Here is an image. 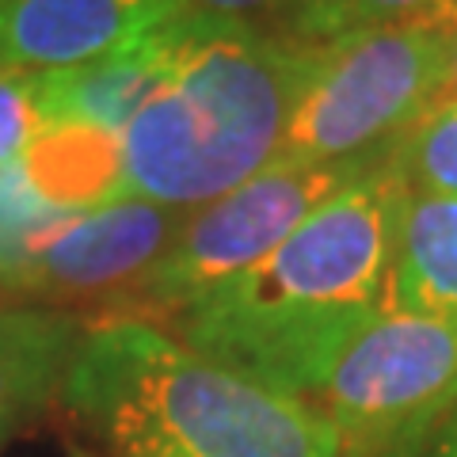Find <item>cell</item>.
Listing matches in <instances>:
<instances>
[{
	"instance_id": "30bf717a",
	"label": "cell",
	"mask_w": 457,
	"mask_h": 457,
	"mask_svg": "<svg viewBox=\"0 0 457 457\" xmlns=\"http://www.w3.org/2000/svg\"><path fill=\"white\" fill-rule=\"evenodd\" d=\"M389 309L457 320V198L404 191L393 233Z\"/></svg>"
},
{
	"instance_id": "4fadbf2b",
	"label": "cell",
	"mask_w": 457,
	"mask_h": 457,
	"mask_svg": "<svg viewBox=\"0 0 457 457\" xmlns=\"http://www.w3.org/2000/svg\"><path fill=\"white\" fill-rule=\"evenodd\" d=\"M385 164L411 195L457 198V99H442L385 149Z\"/></svg>"
},
{
	"instance_id": "277c9868",
	"label": "cell",
	"mask_w": 457,
	"mask_h": 457,
	"mask_svg": "<svg viewBox=\"0 0 457 457\" xmlns=\"http://www.w3.org/2000/svg\"><path fill=\"white\" fill-rule=\"evenodd\" d=\"M450 23H381L309 42L282 164L378 161L393 141L442 104L450 65Z\"/></svg>"
},
{
	"instance_id": "e0dca14e",
	"label": "cell",
	"mask_w": 457,
	"mask_h": 457,
	"mask_svg": "<svg viewBox=\"0 0 457 457\" xmlns=\"http://www.w3.org/2000/svg\"><path fill=\"white\" fill-rule=\"evenodd\" d=\"M442 99H457V31L450 42V65H446V88H442Z\"/></svg>"
},
{
	"instance_id": "9c48e42d",
	"label": "cell",
	"mask_w": 457,
	"mask_h": 457,
	"mask_svg": "<svg viewBox=\"0 0 457 457\" xmlns=\"http://www.w3.org/2000/svg\"><path fill=\"white\" fill-rule=\"evenodd\" d=\"M168 23L171 20L92 62L35 73L46 126H84V130L119 137L168 69Z\"/></svg>"
},
{
	"instance_id": "5bb4252c",
	"label": "cell",
	"mask_w": 457,
	"mask_h": 457,
	"mask_svg": "<svg viewBox=\"0 0 457 457\" xmlns=\"http://www.w3.org/2000/svg\"><path fill=\"white\" fill-rule=\"evenodd\" d=\"M46 130L35 73H0V164L23 156Z\"/></svg>"
},
{
	"instance_id": "ba28073f",
	"label": "cell",
	"mask_w": 457,
	"mask_h": 457,
	"mask_svg": "<svg viewBox=\"0 0 457 457\" xmlns=\"http://www.w3.org/2000/svg\"><path fill=\"white\" fill-rule=\"evenodd\" d=\"M179 16L171 0H0V73L92 62Z\"/></svg>"
},
{
	"instance_id": "7c38bea8",
	"label": "cell",
	"mask_w": 457,
	"mask_h": 457,
	"mask_svg": "<svg viewBox=\"0 0 457 457\" xmlns=\"http://www.w3.org/2000/svg\"><path fill=\"white\" fill-rule=\"evenodd\" d=\"M381 23L457 27V0H294L286 16V35L297 42H328Z\"/></svg>"
},
{
	"instance_id": "9a60e30c",
	"label": "cell",
	"mask_w": 457,
	"mask_h": 457,
	"mask_svg": "<svg viewBox=\"0 0 457 457\" xmlns=\"http://www.w3.org/2000/svg\"><path fill=\"white\" fill-rule=\"evenodd\" d=\"M179 16H203V20H221V23H248L263 27L270 20H286L294 0H171Z\"/></svg>"
},
{
	"instance_id": "6da1fadb",
	"label": "cell",
	"mask_w": 457,
	"mask_h": 457,
	"mask_svg": "<svg viewBox=\"0 0 457 457\" xmlns=\"http://www.w3.org/2000/svg\"><path fill=\"white\" fill-rule=\"evenodd\" d=\"M404 187L385 153L245 275L171 312L176 339L267 389L309 400L366 320L389 309Z\"/></svg>"
},
{
	"instance_id": "7a4b0ae2",
	"label": "cell",
	"mask_w": 457,
	"mask_h": 457,
	"mask_svg": "<svg viewBox=\"0 0 457 457\" xmlns=\"http://www.w3.org/2000/svg\"><path fill=\"white\" fill-rule=\"evenodd\" d=\"M168 69L119 134L122 195L195 210L278 161L309 42L171 16Z\"/></svg>"
},
{
	"instance_id": "52a82bcc",
	"label": "cell",
	"mask_w": 457,
	"mask_h": 457,
	"mask_svg": "<svg viewBox=\"0 0 457 457\" xmlns=\"http://www.w3.org/2000/svg\"><path fill=\"white\" fill-rule=\"evenodd\" d=\"M187 210L114 195L54 225L12 270V282L50 297L122 294L171 248Z\"/></svg>"
},
{
	"instance_id": "2e32d148",
	"label": "cell",
	"mask_w": 457,
	"mask_h": 457,
	"mask_svg": "<svg viewBox=\"0 0 457 457\" xmlns=\"http://www.w3.org/2000/svg\"><path fill=\"white\" fill-rule=\"evenodd\" d=\"M423 435H427V442L411 457H457V404L438 420L435 431H423Z\"/></svg>"
},
{
	"instance_id": "5b68a950",
	"label": "cell",
	"mask_w": 457,
	"mask_h": 457,
	"mask_svg": "<svg viewBox=\"0 0 457 457\" xmlns=\"http://www.w3.org/2000/svg\"><path fill=\"white\" fill-rule=\"evenodd\" d=\"M305 404L336 427L339 453L408 446L457 404V320L381 309L343 343Z\"/></svg>"
},
{
	"instance_id": "3957f363",
	"label": "cell",
	"mask_w": 457,
	"mask_h": 457,
	"mask_svg": "<svg viewBox=\"0 0 457 457\" xmlns=\"http://www.w3.org/2000/svg\"><path fill=\"white\" fill-rule=\"evenodd\" d=\"M62 396L114 457H339L336 427L137 317L96 324Z\"/></svg>"
},
{
	"instance_id": "8fae6325",
	"label": "cell",
	"mask_w": 457,
	"mask_h": 457,
	"mask_svg": "<svg viewBox=\"0 0 457 457\" xmlns=\"http://www.w3.org/2000/svg\"><path fill=\"white\" fill-rule=\"evenodd\" d=\"M80 336L73 312L0 305V442L62 393Z\"/></svg>"
},
{
	"instance_id": "8992f818",
	"label": "cell",
	"mask_w": 457,
	"mask_h": 457,
	"mask_svg": "<svg viewBox=\"0 0 457 457\" xmlns=\"http://www.w3.org/2000/svg\"><path fill=\"white\" fill-rule=\"evenodd\" d=\"M374 161L354 164H267L240 187L187 210L171 248L141 275L126 297L137 305L179 312L210 290L233 282L309 218L324 198L347 187Z\"/></svg>"
}]
</instances>
